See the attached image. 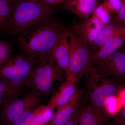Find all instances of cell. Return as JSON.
<instances>
[{
    "mask_svg": "<svg viewBox=\"0 0 125 125\" xmlns=\"http://www.w3.org/2000/svg\"><path fill=\"white\" fill-rule=\"evenodd\" d=\"M66 30L51 19L20 34L18 42L25 56L40 62L51 56L52 52Z\"/></svg>",
    "mask_w": 125,
    "mask_h": 125,
    "instance_id": "1",
    "label": "cell"
},
{
    "mask_svg": "<svg viewBox=\"0 0 125 125\" xmlns=\"http://www.w3.org/2000/svg\"><path fill=\"white\" fill-rule=\"evenodd\" d=\"M54 11L51 7L42 2H16L11 12L8 29L12 35H19L39 23L52 19Z\"/></svg>",
    "mask_w": 125,
    "mask_h": 125,
    "instance_id": "2",
    "label": "cell"
},
{
    "mask_svg": "<svg viewBox=\"0 0 125 125\" xmlns=\"http://www.w3.org/2000/svg\"><path fill=\"white\" fill-rule=\"evenodd\" d=\"M39 62L27 56L18 54L0 67V78L17 93H22Z\"/></svg>",
    "mask_w": 125,
    "mask_h": 125,
    "instance_id": "3",
    "label": "cell"
},
{
    "mask_svg": "<svg viewBox=\"0 0 125 125\" xmlns=\"http://www.w3.org/2000/svg\"><path fill=\"white\" fill-rule=\"evenodd\" d=\"M63 72L51 56L36 66L27 82L26 88L42 99L51 93L56 81L61 79Z\"/></svg>",
    "mask_w": 125,
    "mask_h": 125,
    "instance_id": "4",
    "label": "cell"
},
{
    "mask_svg": "<svg viewBox=\"0 0 125 125\" xmlns=\"http://www.w3.org/2000/svg\"><path fill=\"white\" fill-rule=\"evenodd\" d=\"M70 52L66 78H71L76 83L92 67L93 52L73 31L69 30Z\"/></svg>",
    "mask_w": 125,
    "mask_h": 125,
    "instance_id": "5",
    "label": "cell"
},
{
    "mask_svg": "<svg viewBox=\"0 0 125 125\" xmlns=\"http://www.w3.org/2000/svg\"><path fill=\"white\" fill-rule=\"evenodd\" d=\"M22 93L10 99L1 111L0 120L4 125H12L25 112L42 105V99L36 94Z\"/></svg>",
    "mask_w": 125,
    "mask_h": 125,
    "instance_id": "6",
    "label": "cell"
},
{
    "mask_svg": "<svg viewBox=\"0 0 125 125\" xmlns=\"http://www.w3.org/2000/svg\"><path fill=\"white\" fill-rule=\"evenodd\" d=\"M92 67L105 77L125 79V53L117 51L105 59L96 62Z\"/></svg>",
    "mask_w": 125,
    "mask_h": 125,
    "instance_id": "7",
    "label": "cell"
},
{
    "mask_svg": "<svg viewBox=\"0 0 125 125\" xmlns=\"http://www.w3.org/2000/svg\"><path fill=\"white\" fill-rule=\"evenodd\" d=\"M121 89L120 85L111 81L104 83L96 87L90 94L89 105L104 110L109 100L117 96Z\"/></svg>",
    "mask_w": 125,
    "mask_h": 125,
    "instance_id": "8",
    "label": "cell"
},
{
    "mask_svg": "<svg viewBox=\"0 0 125 125\" xmlns=\"http://www.w3.org/2000/svg\"><path fill=\"white\" fill-rule=\"evenodd\" d=\"M105 26L98 18L92 15L83 22L75 25L72 31L85 43L91 45Z\"/></svg>",
    "mask_w": 125,
    "mask_h": 125,
    "instance_id": "9",
    "label": "cell"
},
{
    "mask_svg": "<svg viewBox=\"0 0 125 125\" xmlns=\"http://www.w3.org/2000/svg\"><path fill=\"white\" fill-rule=\"evenodd\" d=\"M99 2V0H66L62 9L70 11L80 19L86 20L92 15Z\"/></svg>",
    "mask_w": 125,
    "mask_h": 125,
    "instance_id": "10",
    "label": "cell"
},
{
    "mask_svg": "<svg viewBox=\"0 0 125 125\" xmlns=\"http://www.w3.org/2000/svg\"><path fill=\"white\" fill-rule=\"evenodd\" d=\"M69 36V30L67 29L51 54L58 67L65 73L68 69L70 61V47Z\"/></svg>",
    "mask_w": 125,
    "mask_h": 125,
    "instance_id": "11",
    "label": "cell"
},
{
    "mask_svg": "<svg viewBox=\"0 0 125 125\" xmlns=\"http://www.w3.org/2000/svg\"><path fill=\"white\" fill-rule=\"evenodd\" d=\"M107 113L89 105L79 108L78 125H104L107 123Z\"/></svg>",
    "mask_w": 125,
    "mask_h": 125,
    "instance_id": "12",
    "label": "cell"
},
{
    "mask_svg": "<svg viewBox=\"0 0 125 125\" xmlns=\"http://www.w3.org/2000/svg\"><path fill=\"white\" fill-rule=\"evenodd\" d=\"M125 43V26L120 28L111 40L104 46L93 52L92 66L118 51Z\"/></svg>",
    "mask_w": 125,
    "mask_h": 125,
    "instance_id": "13",
    "label": "cell"
},
{
    "mask_svg": "<svg viewBox=\"0 0 125 125\" xmlns=\"http://www.w3.org/2000/svg\"><path fill=\"white\" fill-rule=\"evenodd\" d=\"M75 81L71 78H66V81L61 86L60 90L51 99L47 105L49 107L57 109L62 107L69 102L76 94Z\"/></svg>",
    "mask_w": 125,
    "mask_h": 125,
    "instance_id": "14",
    "label": "cell"
},
{
    "mask_svg": "<svg viewBox=\"0 0 125 125\" xmlns=\"http://www.w3.org/2000/svg\"><path fill=\"white\" fill-rule=\"evenodd\" d=\"M80 98V93L77 90L69 102L57 109L53 117L46 125H64L69 120L78 107Z\"/></svg>",
    "mask_w": 125,
    "mask_h": 125,
    "instance_id": "15",
    "label": "cell"
},
{
    "mask_svg": "<svg viewBox=\"0 0 125 125\" xmlns=\"http://www.w3.org/2000/svg\"><path fill=\"white\" fill-rule=\"evenodd\" d=\"M120 28L111 23L105 25L96 40L91 45L96 50L94 52L98 51L109 42Z\"/></svg>",
    "mask_w": 125,
    "mask_h": 125,
    "instance_id": "16",
    "label": "cell"
},
{
    "mask_svg": "<svg viewBox=\"0 0 125 125\" xmlns=\"http://www.w3.org/2000/svg\"><path fill=\"white\" fill-rule=\"evenodd\" d=\"M44 106L42 105L28 110L14 122L12 125H38L37 114Z\"/></svg>",
    "mask_w": 125,
    "mask_h": 125,
    "instance_id": "17",
    "label": "cell"
},
{
    "mask_svg": "<svg viewBox=\"0 0 125 125\" xmlns=\"http://www.w3.org/2000/svg\"><path fill=\"white\" fill-rule=\"evenodd\" d=\"M19 94L0 78V111L10 99Z\"/></svg>",
    "mask_w": 125,
    "mask_h": 125,
    "instance_id": "18",
    "label": "cell"
},
{
    "mask_svg": "<svg viewBox=\"0 0 125 125\" xmlns=\"http://www.w3.org/2000/svg\"><path fill=\"white\" fill-rule=\"evenodd\" d=\"M13 49L10 43L0 40V67L12 58Z\"/></svg>",
    "mask_w": 125,
    "mask_h": 125,
    "instance_id": "19",
    "label": "cell"
},
{
    "mask_svg": "<svg viewBox=\"0 0 125 125\" xmlns=\"http://www.w3.org/2000/svg\"><path fill=\"white\" fill-rule=\"evenodd\" d=\"M98 18L105 25L111 23V13L103 4H99L92 15Z\"/></svg>",
    "mask_w": 125,
    "mask_h": 125,
    "instance_id": "20",
    "label": "cell"
},
{
    "mask_svg": "<svg viewBox=\"0 0 125 125\" xmlns=\"http://www.w3.org/2000/svg\"><path fill=\"white\" fill-rule=\"evenodd\" d=\"M111 13L117 14L122 5V0H103V3Z\"/></svg>",
    "mask_w": 125,
    "mask_h": 125,
    "instance_id": "21",
    "label": "cell"
},
{
    "mask_svg": "<svg viewBox=\"0 0 125 125\" xmlns=\"http://www.w3.org/2000/svg\"><path fill=\"white\" fill-rule=\"evenodd\" d=\"M115 24L120 27L125 26V1L122 0V5L117 14L115 19Z\"/></svg>",
    "mask_w": 125,
    "mask_h": 125,
    "instance_id": "22",
    "label": "cell"
},
{
    "mask_svg": "<svg viewBox=\"0 0 125 125\" xmlns=\"http://www.w3.org/2000/svg\"><path fill=\"white\" fill-rule=\"evenodd\" d=\"M107 125H125V104L113 120Z\"/></svg>",
    "mask_w": 125,
    "mask_h": 125,
    "instance_id": "23",
    "label": "cell"
},
{
    "mask_svg": "<svg viewBox=\"0 0 125 125\" xmlns=\"http://www.w3.org/2000/svg\"><path fill=\"white\" fill-rule=\"evenodd\" d=\"M79 108L77 107L69 120L64 125H78Z\"/></svg>",
    "mask_w": 125,
    "mask_h": 125,
    "instance_id": "24",
    "label": "cell"
},
{
    "mask_svg": "<svg viewBox=\"0 0 125 125\" xmlns=\"http://www.w3.org/2000/svg\"><path fill=\"white\" fill-rule=\"evenodd\" d=\"M66 0H41L42 2L46 5L51 7L52 6L63 4Z\"/></svg>",
    "mask_w": 125,
    "mask_h": 125,
    "instance_id": "25",
    "label": "cell"
},
{
    "mask_svg": "<svg viewBox=\"0 0 125 125\" xmlns=\"http://www.w3.org/2000/svg\"><path fill=\"white\" fill-rule=\"evenodd\" d=\"M21 1H31L34 2H42L41 0H20Z\"/></svg>",
    "mask_w": 125,
    "mask_h": 125,
    "instance_id": "26",
    "label": "cell"
},
{
    "mask_svg": "<svg viewBox=\"0 0 125 125\" xmlns=\"http://www.w3.org/2000/svg\"><path fill=\"white\" fill-rule=\"evenodd\" d=\"M0 1H7V2H10L12 4H15L16 1V0H0Z\"/></svg>",
    "mask_w": 125,
    "mask_h": 125,
    "instance_id": "27",
    "label": "cell"
},
{
    "mask_svg": "<svg viewBox=\"0 0 125 125\" xmlns=\"http://www.w3.org/2000/svg\"><path fill=\"white\" fill-rule=\"evenodd\" d=\"M0 125H4V124H2V123H0Z\"/></svg>",
    "mask_w": 125,
    "mask_h": 125,
    "instance_id": "28",
    "label": "cell"
},
{
    "mask_svg": "<svg viewBox=\"0 0 125 125\" xmlns=\"http://www.w3.org/2000/svg\"><path fill=\"white\" fill-rule=\"evenodd\" d=\"M123 51H124V52H125V49H124V50H123Z\"/></svg>",
    "mask_w": 125,
    "mask_h": 125,
    "instance_id": "29",
    "label": "cell"
},
{
    "mask_svg": "<svg viewBox=\"0 0 125 125\" xmlns=\"http://www.w3.org/2000/svg\"></svg>",
    "mask_w": 125,
    "mask_h": 125,
    "instance_id": "30",
    "label": "cell"
},
{
    "mask_svg": "<svg viewBox=\"0 0 125 125\" xmlns=\"http://www.w3.org/2000/svg\"></svg>",
    "mask_w": 125,
    "mask_h": 125,
    "instance_id": "31",
    "label": "cell"
}]
</instances>
